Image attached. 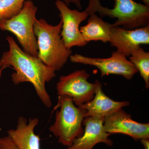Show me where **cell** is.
Here are the masks:
<instances>
[{
  "instance_id": "obj_1",
  "label": "cell",
  "mask_w": 149,
  "mask_h": 149,
  "mask_svg": "<svg viewBox=\"0 0 149 149\" xmlns=\"http://www.w3.org/2000/svg\"><path fill=\"white\" fill-rule=\"evenodd\" d=\"M6 39L9 49L4 52L0 59V68H13L15 71L11 75L14 84L26 82L32 83L43 104L50 108L52 102L46 91L45 84L55 77V70L43 63L39 58L26 53L12 37L8 36Z\"/></svg>"
},
{
  "instance_id": "obj_2",
  "label": "cell",
  "mask_w": 149,
  "mask_h": 149,
  "mask_svg": "<svg viewBox=\"0 0 149 149\" xmlns=\"http://www.w3.org/2000/svg\"><path fill=\"white\" fill-rule=\"evenodd\" d=\"M62 27L61 20L54 26L44 19H36L34 24V34L37 38L38 57L56 71L64 66L72 54L71 49L65 47L62 39Z\"/></svg>"
},
{
  "instance_id": "obj_3",
  "label": "cell",
  "mask_w": 149,
  "mask_h": 149,
  "mask_svg": "<svg viewBox=\"0 0 149 149\" xmlns=\"http://www.w3.org/2000/svg\"><path fill=\"white\" fill-rule=\"evenodd\" d=\"M113 8L104 7L100 0H89L85 10L89 16L98 13L101 17L117 18L114 27L132 30L149 25V6L133 0H113Z\"/></svg>"
},
{
  "instance_id": "obj_4",
  "label": "cell",
  "mask_w": 149,
  "mask_h": 149,
  "mask_svg": "<svg viewBox=\"0 0 149 149\" xmlns=\"http://www.w3.org/2000/svg\"><path fill=\"white\" fill-rule=\"evenodd\" d=\"M58 108L60 109L56 112L55 121L49 129L58 139L59 143L68 147L83 135V122L86 111L76 106L72 99L66 95L58 96L54 110Z\"/></svg>"
},
{
  "instance_id": "obj_5",
  "label": "cell",
  "mask_w": 149,
  "mask_h": 149,
  "mask_svg": "<svg viewBox=\"0 0 149 149\" xmlns=\"http://www.w3.org/2000/svg\"><path fill=\"white\" fill-rule=\"evenodd\" d=\"M37 8L31 0L24 1L20 12L10 19L0 21V30L11 32L17 38L23 51L29 55L38 57L37 40L34 24Z\"/></svg>"
},
{
  "instance_id": "obj_6",
  "label": "cell",
  "mask_w": 149,
  "mask_h": 149,
  "mask_svg": "<svg viewBox=\"0 0 149 149\" xmlns=\"http://www.w3.org/2000/svg\"><path fill=\"white\" fill-rule=\"evenodd\" d=\"M90 77L85 69L61 76L56 85L58 95L68 96L77 107L90 102L94 98L95 89V83L88 81Z\"/></svg>"
},
{
  "instance_id": "obj_7",
  "label": "cell",
  "mask_w": 149,
  "mask_h": 149,
  "mask_svg": "<svg viewBox=\"0 0 149 149\" xmlns=\"http://www.w3.org/2000/svg\"><path fill=\"white\" fill-rule=\"evenodd\" d=\"M69 58L74 63L96 67L100 71L102 77L110 74H118L130 80L139 72L127 57L117 51L112 52L111 56L107 58L90 57L77 54L71 55Z\"/></svg>"
},
{
  "instance_id": "obj_8",
  "label": "cell",
  "mask_w": 149,
  "mask_h": 149,
  "mask_svg": "<svg viewBox=\"0 0 149 149\" xmlns=\"http://www.w3.org/2000/svg\"><path fill=\"white\" fill-rule=\"evenodd\" d=\"M55 5L62 22L61 36L65 46L68 49L73 47H85L88 43L80 32V25L89 16L87 12L71 9L61 0H56Z\"/></svg>"
},
{
  "instance_id": "obj_9",
  "label": "cell",
  "mask_w": 149,
  "mask_h": 149,
  "mask_svg": "<svg viewBox=\"0 0 149 149\" xmlns=\"http://www.w3.org/2000/svg\"><path fill=\"white\" fill-rule=\"evenodd\" d=\"M103 125L105 130L111 135L124 134L136 141L149 138V123H141L133 120L131 116L122 109L106 118Z\"/></svg>"
},
{
  "instance_id": "obj_10",
  "label": "cell",
  "mask_w": 149,
  "mask_h": 149,
  "mask_svg": "<svg viewBox=\"0 0 149 149\" xmlns=\"http://www.w3.org/2000/svg\"><path fill=\"white\" fill-rule=\"evenodd\" d=\"M110 38L112 47L125 56L129 57L141 45H149V25L132 30L113 26Z\"/></svg>"
},
{
  "instance_id": "obj_11",
  "label": "cell",
  "mask_w": 149,
  "mask_h": 149,
  "mask_svg": "<svg viewBox=\"0 0 149 149\" xmlns=\"http://www.w3.org/2000/svg\"><path fill=\"white\" fill-rule=\"evenodd\" d=\"M104 120L91 116L85 117L83 124L85 129L83 135L75 139L71 146L66 149H93L100 143L112 146L113 142L109 138L104 127Z\"/></svg>"
},
{
  "instance_id": "obj_12",
  "label": "cell",
  "mask_w": 149,
  "mask_h": 149,
  "mask_svg": "<svg viewBox=\"0 0 149 149\" xmlns=\"http://www.w3.org/2000/svg\"><path fill=\"white\" fill-rule=\"evenodd\" d=\"M95 83V89L94 98L92 100L79 107L86 111L85 117L91 116L104 120L106 118L130 104L128 101L116 102L110 98L103 92L101 82L96 80Z\"/></svg>"
},
{
  "instance_id": "obj_13",
  "label": "cell",
  "mask_w": 149,
  "mask_h": 149,
  "mask_svg": "<svg viewBox=\"0 0 149 149\" xmlns=\"http://www.w3.org/2000/svg\"><path fill=\"white\" fill-rule=\"evenodd\" d=\"M39 123L37 118H29V123L22 116L19 117L16 129H10L8 136L11 138L18 149H40V137L34 132Z\"/></svg>"
},
{
  "instance_id": "obj_14",
  "label": "cell",
  "mask_w": 149,
  "mask_h": 149,
  "mask_svg": "<svg viewBox=\"0 0 149 149\" xmlns=\"http://www.w3.org/2000/svg\"><path fill=\"white\" fill-rule=\"evenodd\" d=\"M88 23L80 27V32L87 43L91 41H100L103 43L109 42L112 24L104 21L96 14L90 15Z\"/></svg>"
},
{
  "instance_id": "obj_15",
  "label": "cell",
  "mask_w": 149,
  "mask_h": 149,
  "mask_svg": "<svg viewBox=\"0 0 149 149\" xmlns=\"http://www.w3.org/2000/svg\"><path fill=\"white\" fill-rule=\"evenodd\" d=\"M129 61L136 67L144 80L146 89L149 88V53L140 47L130 55Z\"/></svg>"
},
{
  "instance_id": "obj_16",
  "label": "cell",
  "mask_w": 149,
  "mask_h": 149,
  "mask_svg": "<svg viewBox=\"0 0 149 149\" xmlns=\"http://www.w3.org/2000/svg\"><path fill=\"white\" fill-rule=\"evenodd\" d=\"M26 0H0V21L10 19L20 12Z\"/></svg>"
},
{
  "instance_id": "obj_17",
  "label": "cell",
  "mask_w": 149,
  "mask_h": 149,
  "mask_svg": "<svg viewBox=\"0 0 149 149\" xmlns=\"http://www.w3.org/2000/svg\"><path fill=\"white\" fill-rule=\"evenodd\" d=\"M0 149H18L9 136L0 138Z\"/></svg>"
},
{
  "instance_id": "obj_18",
  "label": "cell",
  "mask_w": 149,
  "mask_h": 149,
  "mask_svg": "<svg viewBox=\"0 0 149 149\" xmlns=\"http://www.w3.org/2000/svg\"><path fill=\"white\" fill-rule=\"evenodd\" d=\"M68 6H70L71 4L74 5L79 10L82 9V6L81 0H61Z\"/></svg>"
},
{
  "instance_id": "obj_19",
  "label": "cell",
  "mask_w": 149,
  "mask_h": 149,
  "mask_svg": "<svg viewBox=\"0 0 149 149\" xmlns=\"http://www.w3.org/2000/svg\"><path fill=\"white\" fill-rule=\"evenodd\" d=\"M140 141L145 149H149V138L141 139Z\"/></svg>"
},
{
  "instance_id": "obj_20",
  "label": "cell",
  "mask_w": 149,
  "mask_h": 149,
  "mask_svg": "<svg viewBox=\"0 0 149 149\" xmlns=\"http://www.w3.org/2000/svg\"><path fill=\"white\" fill-rule=\"evenodd\" d=\"M144 4L149 6V0H143Z\"/></svg>"
},
{
  "instance_id": "obj_21",
  "label": "cell",
  "mask_w": 149,
  "mask_h": 149,
  "mask_svg": "<svg viewBox=\"0 0 149 149\" xmlns=\"http://www.w3.org/2000/svg\"><path fill=\"white\" fill-rule=\"evenodd\" d=\"M3 68H0V78L1 77L2 72L3 70Z\"/></svg>"
},
{
  "instance_id": "obj_22",
  "label": "cell",
  "mask_w": 149,
  "mask_h": 149,
  "mask_svg": "<svg viewBox=\"0 0 149 149\" xmlns=\"http://www.w3.org/2000/svg\"><path fill=\"white\" fill-rule=\"evenodd\" d=\"M1 130V128H0V130Z\"/></svg>"
}]
</instances>
